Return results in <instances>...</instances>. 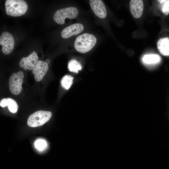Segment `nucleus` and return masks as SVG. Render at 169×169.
Instances as JSON below:
<instances>
[{
	"instance_id": "nucleus-11",
	"label": "nucleus",
	"mask_w": 169,
	"mask_h": 169,
	"mask_svg": "<svg viewBox=\"0 0 169 169\" xmlns=\"http://www.w3.org/2000/svg\"><path fill=\"white\" fill-rule=\"evenodd\" d=\"M130 9L132 16L135 18H140L144 8L143 3L141 0H131L130 3Z\"/></svg>"
},
{
	"instance_id": "nucleus-1",
	"label": "nucleus",
	"mask_w": 169,
	"mask_h": 169,
	"mask_svg": "<svg viewBox=\"0 0 169 169\" xmlns=\"http://www.w3.org/2000/svg\"><path fill=\"white\" fill-rule=\"evenodd\" d=\"M97 41L93 34L84 33L78 36L74 43V47L78 52L85 53L90 51L95 46Z\"/></svg>"
},
{
	"instance_id": "nucleus-18",
	"label": "nucleus",
	"mask_w": 169,
	"mask_h": 169,
	"mask_svg": "<svg viewBox=\"0 0 169 169\" xmlns=\"http://www.w3.org/2000/svg\"><path fill=\"white\" fill-rule=\"evenodd\" d=\"M162 4L161 10L163 13L167 15L169 13V0H166Z\"/></svg>"
},
{
	"instance_id": "nucleus-2",
	"label": "nucleus",
	"mask_w": 169,
	"mask_h": 169,
	"mask_svg": "<svg viewBox=\"0 0 169 169\" xmlns=\"http://www.w3.org/2000/svg\"><path fill=\"white\" fill-rule=\"evenodd\" d=\"M5 7L6 14L14 17L24 14L28 8L27 3L23 0H7Z\"/></svg>"
},
{
	"instance_id": "nucleus-19",
	"label": "nucleus",
	"mask_w": 169,
	"mask_h": 169,
	"mask_svg": "<svg viewBox=\"0 0 169 169\" xmlns=\"http://www.w3.org/2000/svg\"><path fill=\"white\" fill-rule=\"evenodd\" d=\"M45 62L48 64L50 63V60L49 59H47L45 60Z\"/></svg>"
},
{
	"instance_id": "nucleus-4",
	"label": "nucleus",
	"mask_w": 169,
	"mask_h": 169,
	"mask_svg": "<svg viewBox=\"0 0 169 169\" xmlns=\"http://www.w3.org/2000/svg\"><path fill=\"white\" fill-rule=\"evenodd\" d=\"M78 14V11L76 8L70 7L57 11L54 15L53 18L57 23L61 25L64 23L66 18L73 19L76 18Z\"/></svg>"
},
{
	"instance_id": "nucleus-15",
	"label": "nucleus",
	"mask_w": 169,
	"mask_h": 169,
	"mask_svg": "<svg viewBox=\"0 0 169 169\" xmlns=\"http://www.w3.org/2000/svg\"><path fill=\"white\" fill-rule=\"evenodd\" d=\"M68 68L69 71L75 73H78L82 69L80 63L75 59L70 60L68 64Z\"/></svg>"
},
{
	"instance_id": "nucleus-12",
	"label": "nucleus",
	"mask_w": 169,
	"mask_h": 169,
	"mask_svg": "<svg viewBox=\"0 0 169 169\" xmlns=\"http://www.w3.org/2000/svg\"><path fill=\"white\" fill-rule=\"evenodd\" d=\"M157 48L159 52L164 56H169V38L160 39L157 43Z\"/></svg>"
},
{
	"instance_id": "nucleus-7",
	"label": "nucleus",
	"mask_w": 169,
	"mask_h": 169,
	"mask_svg": "<svg viewBox=\"0 0 169 169\" xmlns=\"http://www.w3.org/2000/svg\"><path fill=\"white\" fill-rule=\"evenodd\" d=\"M38 59L37 54L33 51L28 57L22 58L19 62V65L25 70H33L38 62Z\"/></svg>"
},
{
	"instance_id": "nucleus-6",
	"label": "nucleus",
	"mask_w": 169,
	"mask_h": 169,
	"mask_svg": "<svg viewBox=\"0 0 169 169\" xmlns=\"http://www.w3.org/2000/svg\"><path fill=\"white\" fill-rule=\"evenodd\" d=\"M0 45L2 46V51L4 54L11 53L14 47V39L12 35L8 32H3L0 37Z\"/></svg>"
},
{
	"instance_id": "nucleus-17",
	"label": "nucleus",
	"mask_w": 169,
	"mask_h": 169,
	"mask_svg": "<svg viewBox=\"0 0 169 169\" xmlns=\"http://www.w3.org/2000/svg\"><path fill=\"white\" fill-rule=\"evenodd\" d=\"M35 147L39 151L43 150L47 146L46 141L43 140L39 139L36 141L34 143Z\"/></svg>"
},
{
	"instance_id": "nucleus-8",
	"label": "nucleus",
	"mask_w": 169,
	"mask_h": 169,
	"mask_svg": "<svg viewBox=\"0 0 169 169\" xmlns=\"http://www.w3.org/2000/svg\"><path fill=\"white\" fill-rule=\"evenodd\" d=\"M90 3L94 14L100 18H105L107 15V11L105 6L100 0H90Z\"/></svg>"
},
{
	"instance_id": "nucleus-16",
	"label": "nucleus",
	"mask_w": 169,
	"mask_h": 169,
	"mask_svg": "<svg viewBox=\"0 0 169 169\" xmlns=\"http://www.w3.org/2000/svg\"><path fill=\"white\" fill-rule=\"evenodd\" d=\"M73 78L70 75H66L61 79V84L62 86L66 90L70 88L73 83Z\"/></svg>"
},
{
	"instance_id": "nucleus-14",
	"label": "nucleus",
	"mask_w": 169,
	"mask_h": 169,
	"mask_svg": "<svg viewBox=\"0 0 169 169\" xmlns=\"http://www.w3.org/2000/svg\"><path fill=\"white\" fill-rule=\"evenodd\" d=\"M160 56L156 54H147L144 55L142 58L143 62L146 64H156L160 62Z\"/></svg>"
},
{
	"instance_id": "nucleus-9",
	"label": "nucleus",
	"mask_w": 169,
	"mask_h": 169,
	"mask_svg": "<svg viewBox=\"0 0 169 169\" xmlns=\"http://www.w3.org/2000/svg\"><path fill=\"white\" fill-rule=\"evenodd\" d=\"M84 28V26L81 23L73 24L64 28L61 32V35L64 38H68L81 33Z\"/></svg>"
},
{
	"instance_id": "nucleus-13",
	"label": "nucleus",
	"mask_w": 169,
	"mask_h": 169,
	"mask_svg": "<svg viewBox=\"0 0 169 169\" xmlns=\"http://www.w3.org/2000/svg\"><path fill=\"white\" fill-rule=\"evenodd\" d=\"M0 105L2 107L8 106L9 111L13 113L17 112L18 107L16 102L11 98H5L2 99L0 102Z\"/></svg>"
},
{
	"instance_id": "nucleus-5",
	"label": "nucleus",
	"mask_w": 169,
	"mask_h": 169,
	"mask_svg": "<svg viewBox=\"0 0 169 169\" xmlns=\"http://www.w3.org/2000/svg\"><path fill=\"white\" fill-rule=\"evenodd\" d=\"M24 74L22 71L13 73L9 80V86L11 93L15 95L19 94L22 89Z\"/></svg>"
},
{
	"instance_id": "nucleus-3",
	"label": "nucleus",
	"mask_w": 169,
	"mask_h": 169,
	"mask_svg": "<svg viewBox=\"0 0 169 169\" xmlns=\"http://www.w3.org/2000/svg\"><path fill=\"white\" fill-rule=\"evenodd\" d=\"M52 115V113L50 111L41 110L37 111L28 117L27 124L32 127L41 126L48 122Z\"/></svg>"
},
{
	"instance_id": "nucleus-10",
	"label": "nucleus",
	"mask_w": 169,
	"mask_h": 169,
	"mask_svg": "<svg viewBox=\"0 0 169 169\" xmlns=\"http://www.w3.org/2000/svg\"><path fill=\"white\" fill-rule=\"evenodd\" d=\"M48 69L49 66L47 63L41 60L38 61L32 71L35 80L38 82L40 81Z\"/></svg>"
}]
</instances>
